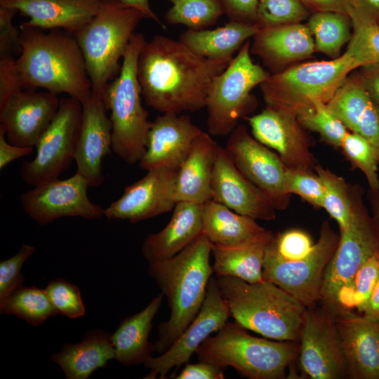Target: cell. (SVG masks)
Wrapping results in <instances>:
<instances>
[{"instance_id": "48", "label": "cell", "mask_w": 379, "mask_h": 379, "mask_svg": "<svg viewBox=\"0 0 379 379\" xmlns=\"http://www.w3.org/2000/svg\"><path fill=\"white\" fill-rule=\"evenodd\" d=\"M23 89L17 60L13 56L0 58V107Z\"/></svg>"}, {"instance_id": "11", "label": "cell", "mask_w": 379, "mask_h": 379, "mask_svg": "<svg viewBox=\"0 0 379 379\" xmlns=\"http://www.w3.org/2000/svg\"><path fill=\"white\" fill-rule=\"evenodd\" d=\"M82 104L69 96L60 99L58 109L36 145L34 158L21 168L22 180L35 187L58 178L74 160Z\"/></svg>"}, {"instance_id": "39", "label": "cell", "mask_w": 379, "mask_h": 379, "mask_svg": "<svg viewBox=\"0 0 379 379\" xmlns=\"http://www.w3.org/2000/svg\"><path fill=\"white\" fill-rule=\"evenodd\" d=\"M349 15L352 32L345 53L354 60L358 68L379 62V22L361 15L353 7Z\"/></svg>"}, {"instance_id": "46", "label": "cell", "mask_w": 379, "mask_h": 379, "mask_svg": "<svg viewBox=\"0 0 379 379\" xmlns=\"http://www.w3.org/2000/svg\"><path fill=\"white\" fill-rule=\"evenodd\" d=\"M34 250L32 246L22 244L14 256L0 262V302L22 286L24 279L20 272L21 268Z\"/></svg>"}, {"instance_id": "43", "label": "cell", "mask_w": 379, "mask_h": 379, "mask_svg": "<svg viewBox=\"0 0 379 379\" xmlns=\"http://www.w3.org/2000/svg\"><path fill=\"white\" fill-rule=\"evenodd\" d=\"M314 244L305 231L290 229L274 234L266 246L265 255L281 260L295 261L308 255Z\"/></svg>"}, {"instance_id": "2", "label": "cell", "mask_w": 379, "mask_h": 379, "mask_svg": "<svg viewBox=\"0 0 379 379\" xmlns=\"http://www.w3.org/2000/svg\"><path fill=\"white\" fill-rule=\"evenodd\" d=\"M22 52L17 59L25 89L66 93L81 104L92 95L85 59L74 34L22 24Z\"/></svg>"}, {"instance_id": "57", "label": "cell", "mask_w": 379, "mask_h": 379, "mask_svg": "<svg viewBox=\"0 0 379 379\" xmlns=\"http://www.w3.org/2000/svg\"><path fill=\"white\" fill-rule=\"evenodd\" d=\"M367 198L371 205V217L379 237V186L373 190L368 189Z\"/></svg>"}, {"instance_id": "51", "label": "cell", "mask_w": 379, "mask_h": 379, "mask_svg": "<svg viewBox=\"0 0 379 379\" xmlns=\"http://www.w3.org/2000/svg\"><path fill=\"white\" fill-rule=\"evenodd\" d=\"M357 70L369 96L379 107V62L365 65Z\"/></svg>"}, {"instance_id": "24", "label": "cell", "mask_w": 379, "mask_h": 379, "mask_svg": "<svg viewBox=\"0 0 379 379\" xmlns=\"http://www.w3.org/2000/svg\"><path fill=\"white\" fill-rule=\"evenodd\" d=\"M253 38L251 53L272 73L302 62L315 52L313 36L302 22L260 27Z\"/></svg>"}, {"instance_id": "12", "label": "cell", "mask_w": 379, "mask_h": 379, "mask_svg": "<svg viewBox=\"0 0 379 379\" xmlns=\"http://www.w3.org/2000/svg\"><path fill=\"white\" fill-rule=\"evenodd\" d=\"M338 240L339 235L332 230L328 221H324L314 248L306 257L285 261L265 255L263 279L277 285L307 307L317 305L320 300L326 267Z\"/></svg>"}, {"instance_id": "1", "label": "cell", "mask_w": 379, "mask_h": 379, "mask_svg": "<svg viewBox=\"0 0 379 379\" xmlns=\"http://www.w3.org/2000/svg\"><path fill=\"white\" fill-rule=\"evenodd\" d=\"M231 61L201 57L180 41L155 35L139 55L137 74L146 104L161 113L206 107L214 79Z\"/></svg>"}, {"instance_id": "20", "label": "cell", "mask_w": 379, "mask_h": 379, "mask_svg": "<svg viewBox=\"0 0 379 379\" xmlns=\"http://www.w3.org/2000/svg\"><path fill=\"white\" fill-rule=\"evenodd\" d=\"M203 131L186 114L166 112L151 121L145 152L139 161L145 171H178Z\"/></svg>"}, {"instance_id": "38", "label": "cell", "mask_w": 379, "mask_h": 379, "mask_svg": "<svg viewBox=\"0 0 379 379\" xmlns=\"http://www.w3.org/2000/svg\"><path fill=\"white\" fill-rule=\"evenodd\" d=\"M164 19L172 25H183L200 30L214 25L224 15L220 0H170Z\"/></svg>"}, {"instance_id": "9", "label": "cell", "mask_w": 379, "mask_h": 379, "mask_svg": "<svg viewBox=\"0 0 379 379\" xmlns=\"http://www.w3.org/2000/svg\"><path fill=\"white\" fill-rule=\"evenodd\" d=\"M270 74L251 57V43H244L227 68L213 80L207 96L208 133L212 136H228L257 107L251 92Z\"/></svg>"}, {"instance_id": "28", "label": "cell", "mask_w": 379, "mask_h": 379, "mask_svg": "<svg viewBox=\"0 0 379 379\" xmlns=\"http://www.w3.org/2000/svg\"><path fill=\"white\" fill-rule=\"evenodd\" d=\"M202 233L212 244L222 246L269 242L274 234L258 224L255 219L213 200L203 204Z\"/></svg>"}, {"instance_id": "29", "label": "cell", "mask_w": 379, "mask_h": 379, "mask_svg": "<svg viewBox=\"0 0 379 379\" xmlns=\"http://www.w3.org/2000/svg\"><path fill=\"white\" fill-rule=\"evenodd\" d=\"M164 294L154 298L142 311L121 321L111 340L115 359L126 366L145 364L152 357L154 344L148 338L152 320L159 310Z\"/></svg>"}, {"instance_id": "50", "label": "cell", "mask_w": 379, "mask_h": 379, "mask_svg": "<svg viewBox=\"0 0 379 379\" xmlns=\"http://www.w3.org/2000/svg\"><path fill=\"white\" fill-rule=\"evenodd\" d=\"M176 379H223V368L213 364L201 361L186 364L182 371L173 377Z\"/></svg>"}, {"instance_id": "5", "label": "cell", "mask_w": 379, "mask_h": 379, "mask_svg": "<svg viewBox=\"0 0 379 379\" xmlns=\"http://www.w3.org/2000/svg\"><path fill=\"white\" fill-rule=\"evenodd\" d=\"M297 342L272 341L250 335L237 322H227L196 351L198 359L222 368L231 366L250 379H282L298 359Z\"/></svg>"}, {"instance_id": "30", "label": "cell", "mask_w": 379, "mask_h": 379, "mask_svg": "<svg viewBox=\"0 0 379 379\" xmlns=\"http://www.w3.org/2000/svg\"><path fill=\"white\" fill-rule=\"evenodd\" d=\"M112 359H115V353L111 335L101 330L88 331L80 343H65L60 352L51 356L67 379H87Z\"/></svg>"}, {"instance_id": "7", "label": "cell", "mask_w": 379, "mask_h": 379, "mask_svg": "<svg viewBox=\"0 0 379 379\" xmlns=\"http://www.w3.org/2000/svg\"><path fill=\"white\" fill-rule=\"evenodd\" d=\"M142 18L140 11L119 0H100L95 15L74 34L93 93L102 95L109 81L120 71L119 60Z\"/></svg>"}, {"instance_id": "44", "label": "cell", "mask_w": 379, "mask_h": 379, "mask_svg": "<svg viewBox=\"0 0 379 379\" xmlns=\"http://www.w3.org/2000/svg\"><path fill=\"white\" fill-rule=\"evenodd\" d=\"M314 170L301 168H286L285 190L291 195L297 194L314 207L321 208L323 204L324 186Z\"/></svg>"}, {"instance_id": "16", "label": "cell", "mask_w": 379, "mask_h": 379, "mask_svg": "<svg viewBox=\"0 0 379 379\" xmlns=\"http://www.w3.org/2000/svg\"><path fill=\"white\" fill-rule=\"evenodd\" d=\"M229 308L223 299L215 277L208 282L202 306L197 316L163 354L152 357L144 365L150 369L145 378H165L173 368L189 361L191 356L213 333L218 332L228 321Z\"/></svg>"}, {"instance_id": "6", "label": "cell", "mask_w": 379, "mask_h": 379, "mask_svg": "<svg viewBox=\"0 0 379 379\" xmlns=\"http://www.w3.org/2000/svg\"><path fill=\"white\" fill-rule=\"evenodd\" d=\"M146 40L142 33H134L122 59L119 75L106 86L102 95L110 111L112 151L132 165L144 154L151 121L144 109L138 79L137 65Z\"/></svg>"}, {"instance_id": "3", "label": "cell", "mask_w": 379, "mask_h": 379, "mask_svg": "<svg viewBox=\"0 0 379 379\" xmlns=\"http://www.w3.org/2000/svg\"><path fill=\"white\" fill-rule=\"evenodd\" d=\"M212 244L201 233L175 255L149 262L148 273L168 300V320L159 325L155 351L165 352L192 322L206 297L214 273Z\"/></svg>"}, {"instance_id": "14", "label": "cell", "mask_w": 379, "mask_h": 379, "mask_svg": "<svg viewBox=\"0 0 379 379\" xmlns=\"http://www.w3.org/2000/svg\"><path fill=\"white\" fill-rule=\"evenodd\" d=\"M238 170L258 188L277 211L286 209V167L279 155L251 136L244 124L228 135L225 147Z\"/></svg>"}, {"instance_id": "23", "label": "cell", "mask_w": 379, "mask_h": 379, "mask_svg": "<svg viewBox=\"0 0 379 379\" xmlns=\"http://www.w3.org/2000/svg\"><path fill=\"white\" fill-rule=\"evenodd\" d=\"M345 357L348 378L379 379V320L355 312L333 313Z\"/></svg>"}, {"instance_id": "4", "label": "cell", "mask_w": 379, "mask_h": 379, "mask_svg": "<svg viewBox=\"0 0 379 379\" xmlns=\"http://www.w3.org/2000/svg\"><path fill=\"white\" fill-rule=\"evenodd\" d=\"M215 278L236 322L267 338L298 343L307 310L302 302L265 280L251 284L234 277Z\"/></svg>"}, {"instance_id": "42", "label": "cell", "mask_w": 379, "mask_h": 379, "mask_svg": "<svg viewBox=\"0 0 379 379\" xmlns=\"http://www.w3.org/2000/svg\"><path fill=\"white\" fill-rule=\"evenodd\" d=\"M309 11L300 0H258L256 23L260 28L300 23Z\"/></svg>"}, {"instance_id": "22", "label": "cell", "mask_w": 379, "mask_h": 379, "mask_svg": "<svg viewBox=\"0 0 379 379\" xmlns=\"http://www.w3.org/2000/svg\"><path fill=\"white\" fill-rule=\"evenodd\" d=\"M212 199L239 214L272 220L276 209L265 194L238 170L225 147L218 145L211 182Z\"/></svg>"}, {"instance_id": "26", "label": "cell", "mask_w": 379, "mask_h": 379, "mask_svg": "<svg viewBox=\"0 0 379 379\" xmlns=\"http://www.w3.org/2000/svg\"><path fill=\"white\" fill-rule=\"evenodd\" d=\"M203 204L178 201L167 225L144 239L142 253L148 262L178 253L202 233Z\"/></svg>"}, {"instance_id": "35", "label": "cell", "mask_w": 379, "mask_h": 379, "mask_svg": "<svg viewBox=\"0 0 379 379\" xmlns=\"http://www.w3.org/2000/svg\"><path fill=\"white\" fill-rule=\"evenodd\" d=\"M379 277V251L369 258L353 278L338 291L331 311L362 314L365 310Z\"/></svg>"}, {"instance_id": "34", "label": "cell", "mask_w": 379, "mask_h": 379, "mask_svg": "<svg viewBox=\"0 0 379 379\" xmlns=\"http://www.w3.org/2000/svg\"><path fill=\"white\" fill-rule=\"evenodd\" d=\"M314 41L315 52L331 59L338 58L342 48L350 41L352 32L349 15L335 11L313 12L306 23Z\"/></svg>"}, {"instance_id": "33", "label": "cell", "mask_w": 379, "mask_h": 379, "mask_svg": "<svg viewBox=\"0 0 379 379\" xmlns=\"http://www.w3.org/2000/svg\"><path fill=\"white\" fill-rule=\"evenodd\" d=\"M269 242L234 246L212 244L213 269L216 277H234L251 284L264 281L262 267L265 248Z\"/></svg>"}, {"instance_id": "55", "label": "cell", "mask_w": 379, "mask_h": 379, "mask_svg": "<svg viewBox=\"0 0 379 379\" xmlns=\"http://www.w3.org/2000/svg\"><path fill=\"white\" fill-rule=\"evenodd\" d=\"M128 6H133L142 12L145 18L150 19L157 22L161 28L166 29V26L152 11L149 0H119Z\"/></svg>"}, {"instance_id": "10", "label": "cell", "mask_w": 379, "mask_h": 379, "mask_svg": "<svg viewBox=\"0 0 379 379\" xmlns=\"http://www.w3.org/2000/svg\"><path fill=\"white\" fill-rule=\"evenodd\" d=\"M364 193L360 185H352L351 218L348 225L340 230L336 248L324 274L319 303L330 311L340 288L369 258L379 251V237L364 204Z\"/></svg>"}, {"instance_id": "56", "label": "cell", "mask_w": 379, "mask_h": 379, "mask_svg": "<svg viewBox=\"0 0 379 379\" xmlns=\"http://www.w3.org/2000/svg\"><path fill=\"white\" fill-rule=\"evenodd\" d=\"M361 314L371 319L379 320V277L368 305Z\"/></svg>"}, {"instance_id": "19", "label": "cell", "mask_w": 379, "mask_h": 379, "mask_svg": "<svg viewBox=\"0 0 379 379\" xmlns=\"http://www.w3.org/2000/svg\"><path fill=\"white\" fill-rule=\"evenodd\" d=\"M60 104L47 91L23 89L0 107V128L6 140L20 147L36 146L55 117Z\"/></svg>"}, {"instance_id": "17", "label": "cell", "mask_w": 379, "mask_h": 379, "mask_svg": "<svg viewBox=\"0 0 379 379\" xmlns=\"http://www.w3.org/2000/svg\"><path fill=\"white\" fill-rule=\"evenodd\" d=\"M247 120L253 137L274 150L286 168L314 170L313 142L296 115L266 107Z\"/></svg>"}, {"instance_id": "8", "label": "cell", "mask_w": 379, "mask_h": 379, "mask_svg": "<svg viewBox=\"0 0 379 379\" xmlns=\"http://www.w3.org/2000/svg\"><path fill=\"white\" fill-rule=\"evenodd\" d=\"M358 67L346 53L329 60L300 62L270 74L260 85L266 107L298 115L326 104Z\"/></svg>"}, {"instance_id": "18", "label": "cell", "mask_w": 379, "mask_h": 379, "mask_svg": "<svg viewBox=\"0 0 379 379\" xmlns=\"http://www.w3.org/2000/svg\"><path fill=\"white\" fill-rule=\"evenodd\" d=\"M176 175V171L167 168L148 171L105 208V217L135 223L170 212L177 204Z\"/></svg>"}, {"instance_id": "32", "label": "cell", "mask_w": 379, "mask_h": 379, "mask_svg": "<svg viewBox=\"0 0 379 379\" xmlns=\"http://www.w3.org/2000/svg\"><path fill=\"white\" fill-rule=\"evenodd\" d=\"M260 27L230 20L214 29H189L179 36V41L196 54L211 60L231 61L248 39L253 37Z\"/></svg>"}, {"instance_id": "45", "label": "cell", "mask_w": 379, "mask_h": 379, "mask_svg": "<svg viewBox=\"0 0 379 379\" xmlns=\"http://www.w3.org/2000/svg\"><path fill=\"white\" fill-rule=\"evenodd\" d=\"M58 314L76 319L85 314L79 288L65 279L51 281L44 288Z\"/></svg>"}, {"instance_id": "25", "label": "cell", "mask_w": 379, "mask_h": 379, "mask_svg": "<svg viewBox=\"0 0 379 379\" xmlns=\"http://www.w3.org/2000/svg\"><path fill=\"white\" fill-rule=\"evenodd\" d=\"M100 0H0L29 20L22 24L41 29H60L74 34L97 13Z\"/></svg>"}, {"instance_id": "31", "label": "cell", "mask_w": 379, "mask_h": 379, "mask_svg": "<svg viewBox=\"0 0 379 379\" xmlns=\"http://www.w3.org/2000/svg\"><path fill=\"white\" fill-rule=\"evenodd\" d=\"M326 105L348 131L360 135L379 119V107L369 96L357 69L345 79Z\"/></svg>"}, {"instance_id": "54", "label": "cell", "mask_w": 379, "mask_h": 379, "mask_svg": "<svg viewBox=\"0 0 379 379\" xmlns=\"http://www.w3.org/2000/svg\"><path fill=\"white\" fill-rule=\"evenodd\" d=\"M354 9L361 15L379 22V0H352Z\"/></svg>"}, {"instance_id": "41", "label": "cell", "mask_w": 379, "mask_h": 379, "mask_svg": "<svg viewBox=\"0 0 379 379\" xmlns=\"http://www.w3.org/2000/svg\"><path fill=\"white\" fill-rule=\"evenodd\" d=\"M301 125L306 129L318 133L328 145L340 148L348 129L327 108L325 103L317 102L310 109L297 115Z\"/></svg>"}, {"instance_id": "40", "label": "cell", "mask_w": 379, "mask_h": 379, "mask_svg": "<svg viewBox=\"0 0 379 379\" xmlns=\"http://www.w3.org/2000/svg\"><path fill=\"white\" fill-rule=\"evenodd\" d=\"M343 154L353 168H357L364 175L369 189L379 186V160L373 145L358 133L348 131L341 146Z\"/></svg>"}, {"instance_id": "15", "label": "cell", "mask_w": 379, "mask_h": 379, "mask_svg": "<svg viewBox=\"0 0 379 379\" xmlns=\"http://www.w3.org/2000/svg\"><path fill=\"white\" fill-rule=\"evenodd\" d=\"M88 187L87 179L77 172L65 180L58 178L23 193L22 207L40 225L63 217L101 219L105 217V208L89 199Z\"/></svg>"}, {"instance_id": "47", "label": "cell", "mask_w": 379, "mask_h": 379, "mask_svg": "<svg viewBox=\"0 0 379 379\" xmlns=\"http://www.w3.org/2000/svg\"><path fill=\"white\" fill-rule=\"evenodd\" d=\"M18 11L0 6V58L20 55L22 52L21 29L13 23Z\"/></svg>"}, {"instance_id": "21", "label": "cell", "mask_w": 379, "mask_h": 379, "mask_svg": "<svg viewBox=\"0 0 379 379\" xmlns=\"http://www.w3.org/2000/svg\"><path fill=\"white\" fill-rule=\"evenodd\" d=\"M102 95L94 94L82 103L74 160L77 172L87 179L90 187L104 180L102 161L112 151V122Z\"/></svg>"}, {"instance_id": "53", "label": "cell", "mask_w": 379, "mask_h": 379, "mask_svg": "<svg viewBox=\"0 0 379 379\" xmlns=\"http://www.w3.org/2000/svg\"><path fill=\"white\" fill-rule=\"evenodd\" d=\"M309 10L335 11L349 15L353 6L352 0H300Z\"/></svg>"}, {"instance_id": "37", "label": "cell", "mask_w": 379, "mask_h": 379, "mask_svg": "<svg viewBox=\"0 0 379 379\" xmlns=\"http://www.w3.org/2000/svg\"><path fill=\"white\" fill-rule=\"evenodd\" d=\"M314 171L324 186L322 208L338 225L340 230L349 224L352 210V185L318 162Z\"/></svg>"}, {"instance_id": "52", "label": "cell", "mask_w": 379, "mask_h": 379, "mask_svg": "<svg viewBox=\"0 0 379 379\" xmlns=\"http://www.w3.org/2000/svg\"><path fill=\"white\" fill-rule=\"evenodd\" d=\"M33 147H20L11 144L6 140L4 131L0 128V169L15 159L29 155Z\"/></svg>"}, {"instance_id": "49", "label": "cell", "mask_w": 379, "mask_h": 379, "mask_svg": "<svg viewBox=\"0 0 379 379\" xmlns=\"http://www.w3.org/2000/svg\"><path fill=\"white\" fill-rule=\"evenodd\" d=\"M230 20L256 24L258 0H220Z\"/></svg>"}, {"instance_id": "13", "label": "cell", "mask_w": 379, "mask_h": 379, "mask_svg": "<svg viewBox=\"0 0 379 379\" xmlns=\"http://www.w3.org/2000/svg\"><path fill=\"white\" fill-rule=\"evenodd\" d=\"M298 359L312 379L348 378L344 351L333 313L325 306L307 307L298 341Z\"/></svg>"}, {"instance_id": "36", "label": "cell", "mask_w": 379, "mask_h": 379, "mask_svg": "<svg viewBox=\"0 0 379 379\" xmlns=\"http://www.w3.org/2000/svg\"><path fill=\"white\" fill-rule=\"evenodd\" d=\"M1 314H14L33 326L58 314L44 289L21 286L0 302Z\"/></svg>"}, {"instance_id": "27", "label": "cell", "mask_w": 379, "mask_h": 379, "mask_svg": "<svg viewBox=\"0 0 379 379\" xmlns=\"http://www.w3.org/2000/svg\"><path fill=\"white\" fill-rule=\"evenodd\" d=\"M211 136L203 131L177 171V202L202 205L212 199L211 182L218 144Z\"/></svg>"}]
</instances>
